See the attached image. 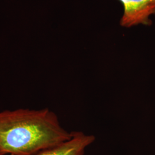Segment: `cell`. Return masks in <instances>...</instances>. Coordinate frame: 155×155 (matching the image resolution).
<instances>
[{
    "label": "cell",
    "instance_id": "1",
    "mask_svg": "<svg viewBox=\"0 0 155 155\" xmlns=\"http://www.w3.org/2000/svg\"><path fill=\"white\" fill-rule=\"evenodd\" d=\"M55 113L48 108L0 111V152L34 155L69 140Z\"/></svg>",
    "mask_w": 155,
    "mask_h": 155
},
{
    "label": "cell",
    "instance_id": "2",
    "mask_svg": "<svg viewBox=\"0 0 155 155\" xmlns=\"http://www.w3.org/2000/svg\"><path fill=\"white\" fill-rule=\"evenodd\" d=\"M124 6V15L120 25L131 27L139 24L150 26V16L155 15V0H119Z\"/></svg>",
    "mask_w": 155,
    "mask_h": 155
},
{
    "label": "cell",
    "instance_id": "3",
    "mask_svg": "<svg viewBox=\"0 0 155 155\" xmlns=\"http://www.w3.org/2000/svg\"><path fill=\"white\" fill-rule=\"evenodd\" d=\"M92 134L81 131L72 132L69 140L34 155H84L85 151L95 141Z\"/></svg>",
    "mask_w": 155,
    "mask_h": 155
},
{
    "label": "cell",
    "instance_id": "4",
    "mask_svg": "<svg viewBox=\"0 0 155 155\" xmlns=\"http://www.w3.org/2000/svg\"><path fill=\"white\" fill-rule=\"evenodd\" d=\"M0 155H2V153H1V152H0Z\"/></svg>",
    "mask_w": 155,
    "mask_h": 155
}]
</instances>
